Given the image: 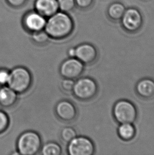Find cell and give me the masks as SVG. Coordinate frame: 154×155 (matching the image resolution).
Wrapping results in <instances>:
<instances>
[{"label":"cell","mask_w":154,"mask_h":155,"mask_svg":"<svg viewBox=\"0 0 154 155\" xmlns=\"http://www.w3.org/2000/svg\"><path fill=\"white\" fill-rule=\"evenodd\" d=\"M75 28V22L68 13L59 11L47 19L44 30L54 39L69 37Z\"/></svg>","instance_id":"6da1fadb"},{"label":"cell","mask_w":154,"mask_h":155,"mask_svg":"<svg viewBox=\"0 0 154 155\" xmlns=\"http://www.w3.org/2000/svg\"><path fill=\"white\" fill-rule=\"evenodd\" d=\"M17 147L19 155H36L41 149V138L34 131L23 132L18 139Z\"/></svg>","instance_id":"7a4b0ae2"},{"label":"cell","mask_w":154,"mask_h":155,"mask_svg":"<svg viewBox=\"0 0 154 155\" xmlns=\"http://www.w3.org/2000/svg\"><path fill=\"white\" fill-rule=\"evenodd\" d=\"M113 114L119 124H133L137 119V109L129 100H120L113 107Z\"/></svg>","instance_id":"3957f363"},{"label":"cell","mask_w":154,"mask_h":155,"mask_svg":"<svg viewBox=\"0 0 154 155\" xmlns=\"http://www.w3.org/2000/svg\"><path fill=\"white\" fill-rule=\"evenodd\" d=\"M32 79L29 71L23 67H17L10 72L8 85L18 93L27 91L31 85Z\"/></svg>","instance_id":"277c9868"},{"label":"cell","mask_w":154,"mask_h":155,"mask_svg":"<svg viewBox=\"0 0 154 155\" xmlns=\"http://www.w3.org/2000/svg\"><path fill=\"white\" fill-rule=\"evenodd\" d=\"M98 84L92 78L85 77L79 78L75 83L72 92L81 101H89L98 94Z\"/></svg>","instance_id":"5b68a950"},{"label":"cell","mask_w":154,"mask_h":155,"mask_svg":"<svg viewBox=\"0 0 154 155\" xmlns=\"http://www.w3.org/2000/svg\"><path fill=\"white\" fill-rule=\"evenodd\" d=\"M120 21L122 27L126 31L134 34L141 29L143 17L138 9L131 7L126 10Z\"/></svg>","instance_id":"8992f818"},{"label":"cell","mask_w":154,"mask_h":155,"mask_svg":"<svg viewBox=\"0 0 154 155\" xmlns=\"http://www.w3.org/2000/svg\"><path fill=\"white\" fill-rule=\"evenodd\" d=\"M67 151L70 155H92L95 146L90 139L84 136L76 137L68 143Z\"/></svg>","instance_id":"52a82bcc"},{"label":"cell","mask_w":154,"mask_h":155,"mask_svg":"<svg viewBox=\"0 0 154 155\" xmlns=\"http://www.w3.org/2000/svg\"><path fill=\"white\" fill-rule=\"evenodd\" d=\"M47 19L34 9H32L24 15L23 25L27 31L32 34L44 29Z\"/></svg>","instance_id":"ba28073f"},{"label":"cell","mask_w":154,"mask_h":155,"mask_svg":"<svg viewBox=\"0 0 154 155\" xmlns=\"http://www.w3.org/2000/svg\"><path fill=\"white\" fill-rule=\"evenodd\" d=\"M84 71V64L77 58H69L61 65L60 73L65 78L75 80Z\"/></svg>","instance_id":"9c48e42d"},{"label":"cell","mask_w":154,"mask_h":155,"mask_svg":"<svg viewBox=\"0 0 154 155\" xmlns=\"http://www.w3.org/2000/svg\"><path fill=\"white\" fill-rule=\"evenodd\" d=\"M75 58L84 65H90L95 63L98 57L97 49L93 45L83 43L75 47Z\"/></svg>","instance_id":"30bf717a"},{"label":"cell","mask_w":154,"mask_h":155,"mask_svg":"<svg viewBox=\"0 0 154 155\" xmlns=\"http://www.w3.org/2000/svg\"><path fill=\"white\" fill-rule=\"evenodd\" d=\"M55 111L59 118L63 121H72L77 117V109L75 105L67 100H63L58 103Z\"/></svg>","instance_id":"8fae6325"},{"label":"cell","mask_w":154,"mask_h":155,"mask_svg":"<svg viewBox=\"0 0 154 155\" xmlns=\"http://www.w3.org/2000/svg\"><path fill=\"white\" fill-rule=\"evenodd\" d=\"M34 9L46 18L59 11L57 0H34Z\"/></svg>","instance_id":"7c38bea8"},{"label":"cell","mask_w":154,"mask_h":155,"mask_svg":"<svg viewBox=\"0 0 154 155\" xmlns=\"http://www.w3.org/2000/svg\"><path fill=\"white\" fill-rule=\"evenodd\" d=\"M136 92L139 97L145 100L154 97V80L144 78L140 80L136 85Z\"/></svg>","instance_id":"4fadbf2b"},{"label":"cell","mask_w":154,"mask_h":155,"mask_svg":"<svg viewBox=\"0 0 154 155\" xmlns=\"http://www.w3.org/2000/svg\"><path fill=\"white\" fill-rule=\"evenodd\" d=\"M18 100V93L9 86H3L0 88V105L3 107H10L14 105Z\"/></svg>","instance_id":"5bb4252c"},{"label":"cell","mask_w":154,"mask_h":155,"mask_svg":"<svg viewBox=\"0 0 154 155\" xmlns=\"http://www.w3.org/2000/svg\"><path fill=\"white\" fill-rule=\"evenodd\" d=\"M117 133L121 140L129 141L135 137L136 129L133 124H119Z\"/></svg>","instance_id":"9a60e30c"},{"label":"cell","mask_w":154,"mask_h":155,"mask_svg":"<svg viewBox=\"0 0 154 155\" xmlns=\"http://www.w3.org/2000/svg\"><path fill=\"white\" fill-rule=\"evenodd\" d=\"M126 10L125 5L119 2H114L108 6L107 15L114 21H120Z\"/></svg>","instance_id":"2e32d148"},{"label":"cell","mask_w":154,"mask_h":155,"mask_svg":"<svg viewBox=\"0 0 154 155\" xmlns=\"http://www.w3.org/2000/svg\"><path fill=\"white\" fill-rule=\"evenodd\" d=\"M41 153L43 155H60L62 153V148L56 142H49L41 147Z\"/></svg>","instance_id":"e0dca14e"},{"label":"cell","mask_w":154,"mask_h":155,"mask_svg":"<svg viewBox=\"0 0 154 155\" xmlns=\"http://www.w3.org/2000/svg\"><path fill=\"white\" fill-rule=\"evenodd\" d=\"M50 38V36H49L44 29L34 32L31 34L32 40L38 45L46 44L49 41Z\"/></svg>","instance_id":"ac0fdd59"},{"label":"cell","mask_w":154,"mask_h":155,"mask_svg":"<svg viewBox=\"0 0 154 155\" xmlns=\"http://www.w3.org/2000/svg\"><path fill=\"white\" fill-rule=\"evenodd\" d=\"M77 136L76 131L72 127L64 128L61 132V139L66 143H69Z\"/></svg>","instance_id":"d6986e66"},{"label":"cell","mask_w":154,"mask_h":155,"mask_svg":"<svg viewBox=\"0 0 154 155\" xmlns=\"http://www.w3.org/2000/svg\"><path fill=\"white\" fill-rule=\"evenodd\" d=\"M58 3L59 11L69 13L75 8V0H57Z\"/></svg>","instance_id":"ffe728a7"},{"label":"cell","mask_w":154,"mask_h":155,"mask_svg":"<svg viewBox=\"0 0 154 155\" xmlns=\"http://www.w3.org/2000/svg\"><path fill=\"white\" fill-rule=\"evenodd\" d=\"M9 123L10 120L8 115L4 111L0 110V134L8 129Z\"/></svg>","instance_id":"44dd1931"},{"label":"cell","mask_w":154,"mask_h":155,"mask_svg":"<svg viewBox=\"0 0 154 155\" xmlns=\"http://www.w3.org/2000/svg\"><path fill=\"white\" fill-rule=\"evenodd\" d=\"M75 81L72 79L65 78L61 83V86L63 90L66 92H72Z\"/></svg>","instance_id":"7402d4cb"},{"label":"cell","mask_w":154,"mask_h":155,"mask_svg":"<svg viewBox=\"0 0 154 155\" xmlns=\"http://www.w3.org/2000/svg\"><path fill=\"white\" fill-rule=\"evenodd\" d=\"M94 0H75L76 5L82 10L90 8L94 3Z\"/></svg>","instance_id":"603a6c76"},{"label":"cell","mask_w":154,"mask_h":155,"mask_svg":"<svg viewBox=\"0 0 154 155\" xmlns=\"http://www.w3.org/2000/svg\"><path fill=\"white\" fill-rule=\"evenodd\" d=\"M10 77V72L6 69H0V85L4 86L8 84Z\"/></svg>","instance_id":"cb8c5ba5"},{"label":"cell","mask_w":154,"mask_h":155,"mask_svg":"<svg viewBox=\"0 0 154 155\" xmlns=\"http://www.w3.org/2000/svg\"><path fill=\"white\" fill-rule=\"evenodd\" d=\"M28 0H6L8 4L13 8H21L24 5Z\"/></svg>","instance_id":"d4e9b609"},{"label":"cell","mask_w":154,"mask_h":155,"mask_svg":"<svg viewBox=\"0 0 154 155\" xmlns=\"http://www.w3.org/2000/svg\"><path fill=\"white\" fill-rule=\"evenodd\" d=\"M68 54L70 58H75V48H70L68 49L67 51Z\"/></svg>","instance_id":"484cf974"}]
</instances>
